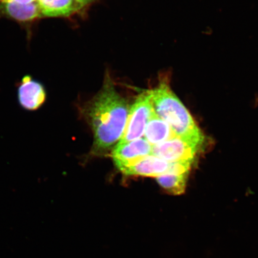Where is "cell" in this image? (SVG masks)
<instances>
[{
  "mask_svg": "<svg viewBox=\"0 0 258 258\" xmlns=\"http://www.w3.org/2000/svg\"><path fill=\"white\" fill-rule=\"evenodd\" d=\"M94 134V149L104 153L121 139L126 125L130 108L126 100L106 77L101 91L83 109Z\"/></svg>",
  "mask_w": 258,
  "mask_h": 258,
  "instance_id": "1",
  "label": "cell"
},
{
  "mask_svg": "<svg viewBox=\"0 0 258 258\" xmlns=\"http://www.w3.org/2000/svg\"><path fill=\"white\" fill-rule=\"evenodd\" d=\"M151 93L154 112L169 124L176 136L202 145L204 135L171 89L167 77H161Z\"/></svg>",
  "mask_w": 258,
  "mask_h": 258,
  "instance_id": "2",
  "label": "cell"
},
{
  "mask_svg": "<svg viewBox=\"0 0 258 258\" xmlns=\"http://www.w3.org/2000/svg\"><path fill=\"white\" fill-rule=\"evenodd\" d=\"M153 111L151 90L141 93L130 108L126 125L119 143L138 140L143 136Z\"/></svg>",
  "mask_w": 258,
  "mask_h": 258,
  "instance_id": "3",
  "label": "cell"
},
{
  "mask_svg": "<svg viewBox=\"0 0 258 258\" xmlns=\"http://www.w3.org/2000/svg\"><path fill=\"white\" fill-rule=\"evenodd\" d=\"M195 142L175 137L163 143L154 145L151 154L169 163L194 159L202 147Z\"/></svg>",
  "mask_w": 258,
  "mask_h": 258,
  "instance_id": "4",
  "label": "cell"
},
{
  "mask_svg": "<svg viewBox=\"0 0 258 258\" xmlns=\"http://www.w3.org/2000/svg\"><path fill=\"white\" fill-rule=\"evenodd\" d=\"M152 145L145 138L119 143L112 153V157L119 170L127 167L152 152Z\"/></svg>",
  "mask_w": 258,
  "mask_h": 258,
  "instance_id": "5",
  "label": "cell"
},
{
  "mask_svg": "<svg viewBox=\"0 0 258 258\" xmlns=\"http://www.w3.org/2000/svg\"><path fill=\"white\" fill-rule=\"evenodd\" d=\"M18 98L21 107L28 111L39 109L46 102L47 94L44 87L30 76L24 77L18 89Z\"/></svg>",
  "mask_w": 258,
  "mask_h": 258,
  "instance_id": "6",
  "label": "cell"
},
{
  "mask_svg": "<svg viewBox=\"0 0 258 258\" xmlns=\"http://www.w3.org/2000/svg\"><path fill=\"white\" fill-rule=\"evenodd\" d=\"M170 163L151 154L120 170L126 175L158 177L167 172Z\"/></svg>",
  "mask_w": 258,
  "mask_h": 258,
  "instance_id": "7",
  "label": "cell"
},
{
  "mask_svg": "<svg viewBox=\"0 0 258 258\" xmlns=\"http://www.w3.org/2000/svg\"><path fill=\"white\" fill-rule=\"evenodd\" d=\"M0 14L19 21H30L41 15L37 2L23 5L15 2H0Z\"/></svg>",
  "mask_w": 258,
  "mask_h": 258,
  "instance_id": "8",
  "label": "cell"
},
{
  "mask_svg": "<svg viewBox=\"0 0 258 258\" xmlns=\"http://www.w3.org/2000/svg\"><path fill=\"white\" fill-rule=\"evenodd\" d=\"M176 137L167 122L152 111L144 133V138L154 146Z\"/></svg>",
  "mask_w": 258,
  "mask_h": 258,
  "instance_id": "9",
  "label": "cell"
},
{
  "mask_svg": "<svg viewBox=\"0 0 258 258\" xmlns=\"http://www.w3.org/2000/svg\"><path fill=\"white\" fill-rule=\"evenodd\" d=\"M41 15L46 17H67L83 6L77 0H37Z\"/></svg>",
  "mask_w": 258,
  "mask_h": 258,
  "instance_id": "10",
  "label": "cell"
},
{
  "mask_svg": "<svg viewBox=\"0 0 258 258\" xmlns=\"http://www.w3.org/2000/svg\"><path fill=\"white\" fill-rule=\"evenodd\" d=\"M188 173L177 175L174 173H165L157 177V182L165 190L172 195H180L184 192Z\"/></svg>",
  "mask_w": 258,
  "mask_h": 258,
  "instance_id": "11",
  "label": "cell"
},
{
  "mask_svg": "<svg viewBox=\"0 0 258 258\" xmlns=\"http://www.w3.org/2000/svg\"><path fill=\"white\" fill-rule=\"evenodd\" d=\"M37 2V0H0V2H15L19 4L27 5Z\"/></svg>",
  "mask_w": 258,
  "mask_h": 258,
  "instance_id": "12",
  "label": "cell"
},
{
  "mask_svg": "<svg viewBox=\"0 0 258 258\" xmlns=\"http://www.w3.org/2000/svg\"><path fill=\"white\" fill-rule=\"evenodd\" d=\"M77 1L83 7V6L90 4V3L95 1V0H77Z\"/></svg>",
  "mask_w": 258,
  "mask_h": 258,
  "instance_id": "13",
  "label": "cell"
}]
</instances>
